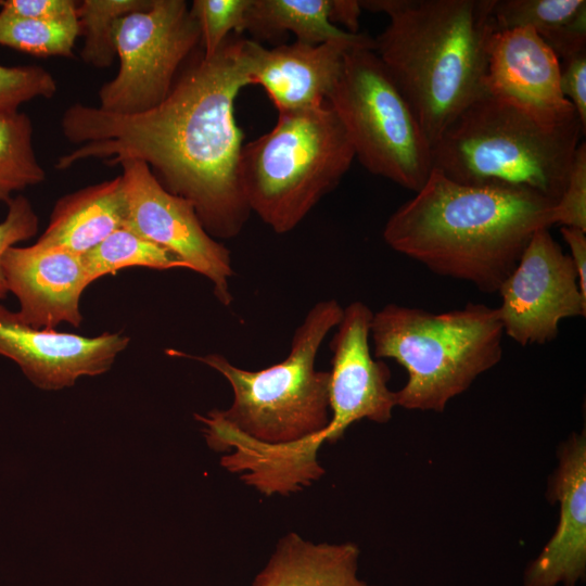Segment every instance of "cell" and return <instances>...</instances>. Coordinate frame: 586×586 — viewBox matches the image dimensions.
Here are the masks:
<instances>
[{
  "label": "cell",
  "instance_id": "cell-1",
  "mask_svg": "<svg viewBox=\"0 0 586 586\" xmlns=\"http://www.w3.org/2000/svg\"><path fill=\"white\" fill-rule=\"evenodd\" d=\"M249 41L228 38L214 55H202L149 111L123 115L68 106L61 130L77 146L55 168L88 158L111 166L142 161L166 190L193 205L208 234L237 237L251 215L239 177L243 132L234 115L239 92L251 85Z\"/></svg>",
  "mask_w": 586,
  "mask_h": 586
},
{
  "label": "cell",
  "instance_id": "cell-2",
  "mask_svg": "<svg viewBox=\"0 0 586 586\" xmlns=\"http://www.w3.org/2000/svg\"><path fill=\"white\" fill-rule=\"evenodd\" d=\"M556 201L526 189L462 184L436 168L383 229L385 243L432 272L495 293Z\"/></svg>",
  "mask_w": 586,
  "mask_h": 586
},
{
  "label": "cell",
  "instance_id": "cell-3",
  "mask_svg": "<svg viewBox=\"0 0 586 586\" xmlns=\"http://www.w3.org/2000/svg\"><path fill=\"white\" fill-rule=\"evenodd\" d=\"M496 0H365L388 24L373 50L398 86L431 145L474 101L487 94Z\"/></svg>",
  "mask_w": 586,
  "mask_h": 586
},
{
  "label": "cell",
  "instance_id": "cell-4",
  "mask_svg": "<svg viewBox=\"0 0 586 586\" xmlns=\"http://www.w3.org/2000/svg\"><path fill=\"white\" fill-rule=\"evenodd\" d=\"M583 135L577 116L549 125L485 94L435 141L433 168L462 184L526 189L557 202Z\"/></svg>",
  "mask_w": 586,
  "mask_h": 586
},
{
  "label": "cell",
  "instance_id": "cell-5",
  "mask_svg": "<svg viewBox=\"0 0 586 586\" xmlns=\"http://www.w3.org/2000/svg\"><path fill=\"white\" fill-rule=\"evenodd\" d=\"M502 339L497 308L476 303L438 314L392 303L373 313L370 327L373 357L407 371L395 394L409 410L444 411L500 361Z\"/></svg>",
  "mask_w": 586,
  "mask_h": 586
},
{
  "label": "cell",
  "instance_id": "cell-6",
  "mask_svg": "<svg viewBox=\"0 0 586 586\" xmlns=\"http://www.w3.org/2000/svg\"><path fill=\"white\" fill-rule=\"evenodd\" d=\"M354 158L329 104L280 112L272 129L243 145L240 183L251 213L283 234L336 188Z\"/></svg>",
  "mask_w": 586,
  "mask_h": 586
},
{
  "label": "cell",
  "instance_id": "cell-7",
  "mask_svg": "<svg viewBox=\"0 0 586 586\" xmlns=\"http://www.w3.org/2000/svg\"><path fill=\"white\" fill-rule=\"evenodd\" d=\"M373 46L347 49L328 104L360 164L416 193L433 170L432 145Z\"/></svg>",
  "mask_w": 586,
  "mask_h": 586
},
{
  "label": "cell",
  "instance_id": "cell-8",
  "mask_svg": "<svg viewBox=\"0 0 586 586\" xmlns=\"http://www.w3.org/2000/svg\"><path fill=\"white\" fill-rule=\"evenodd\" d=\"M119 68L98 92L102 111L138 114L170 92L180 65L201 42L200 27L183 0H152L129 13L114 29Z\"/></svg>",
  "mask_w": 586,
  "mask_h": 586
},
{
  "label": "cell",
  "instance_id": "cell-9",
  "mask_svg": "<svg viewBox=\"0 0 586 586\" xmlns=\"http://www.w3.org/2000/svg\"><path fill=\"white\" fill-rule=\"evenodd\" d=\"M497 292L504 334L522 346L549 343L561 320L586 316L575 266L549 228L534 232Z\"/></svg>",
  "mask_w": 586,
  "mask_h": 586
},
{
  "label": "cell",
  "instance_id": "cell-10",
  "mask_svg": "<svg viewBox=\"0 0 586 586\" xmlns=\"http://www.w3.org/2000/svg\"><path fill=\"white\" fill-rule=\"evenodd\" d=\"M126 200L123 227L177 255L187 269L209 280L220 304L229 306L233 277L229 250L207 233L193 205L166 190L142 161L119 164Z\"/></svg>",
  "mask_w": 586,
  "mask_h": 586
},
{
  "label": "cell",
  "instance_id": "cell-11",
  "mask_svg": "<svg viewBox=\"0 0 586 586\" xmlns=\"http://www.w3.org/2000/svg\"><path fill=\"white\" fill-rule=\"evenodd\" d=\"M373 311L355 301L343 308V316L330 341L332 352L329 404L331 443L337 442L355 422L391 420L397 406L396 394L387 386L388 366L375 360L370 348Z\"/></svg>",
  "mask_w": 586,
  "mask_h": 586
},
{
  "label": "cell",
  "instance_id": "cell-12",
  "mask_svg": "<svg viewBox=\"0 0 586 586\" xmlns=\"http://www.w3.org/2000/svg\"><path fill=\"white\" fill-rule=\"evenodd\" d=\"M128 344L129 337L117 332L91 337L35 328L0 304V355L13 360L41 390H62L81 377L109 371Z\"/></svg>",
  "mask_w": 586,
  "mask_h": 586
},
{
  "label": "cell",
  "instance_id": "cell-13",
  "mask_svg": "<svg viewBox=\"0 0 586 586\" xmlns=\"http://www.w3.org/2000/svg\"><path fill=\"white\" fill-rule=\"evenodd\" d=\"M560 60L531 27L496 30L488 49L487 94L549 125L577 116L560 88Z\"/></svg>",
  "mask_w": 586,
  "mask_h": 586
},
{
  "label": "cell",
  "instance_id": "cell-14",
  "mask_svg": "<svg viewBox=\"0 0 586 586\" xmlns=\"http://www.w3.org/2000/svg\"><path fill=\"white\" fill-rule=\"evenodd\" d=\"M2 269L25 323L39 329L63 322L80 326V297L91 283L80 255L36 243L14 245L5 251Z\"/></svg>",
  "mask_w": 586,
  "mask_h": 586
},
{
  "label": "cell",
  "instance_id": "cell-15",
  "mask_svg": "<svg viewBox=\"0 0 586 586\" xmlns=\"http://www.w3.org/2000/svg\"><path fill=\"white\" fill-rule=\"evenodd\" d=\"M549 496L559 501L557 530L527 565L524 586H576L586 576V437L573 433L559 450Z\"/></svg>",
  "mask_w": 586,
  "mask_h": 586
},
{
  "label": "cell",
  "instance_id": "cell-16",
  "mask_svg": "<svg viewBox=\"0 0 586 586\" xmlns=\"http://www.w3.org/2000/svg\"><path fill=\"white\" fill-rule=\"evenodd\" d=\"M372 39L366 35L356 41H295L272 49L250 40L251 85H259L279 113L320 106L336 81L347 49Z\"/></svg>",
  "mask_w": 586,
  "mask_h": 586
},
{
  "label": "cell",
  "instance_id": "cell-17",
  "mask_svg": "<svg viewBox=\"0 0 586 586\" xmlns=\"http://www.w3.org/2000/svg\"><path fill=\"white\" fill-rule=\"evenodd\" d=\"M126 200L122 175L60 198L36 244L84 255L123 227Z\"/></svg>",
  "mask_w": 586,
  "mask_h": 586
},
{
  "label": "cell",
  "instance_id": "cell-18",
  "mask_svg": "<svg viewBox=\"0 0 586 586\" xmlns=\"http://www.w3.org/2000/svg\"><path fill=\"white\" fill-rule=\"evenodd\" d=\"M354 543H313L290 532L281 537L251 586H375L358 576Z\"/></svg>",
  "mask_w": 586,
  "mask_h": 586
},
{
  "label": "cell",
  "instance_id": "cell-19",
  "mask_svg": "<svg viewBox=\"0 0 586 586\" xmlns=\"http://www.w3.org/2000/svg\"><path fill=\"white\" fill-rule=\"evenodd\" d=\"M497 30L531 27L564 61L586 51L585 0H496Z\"/></svg>",
  "mask_w": 586,
  "mask_h": 586
},
{
  "label": "cell",
  "instance_id": "cell-20",
  "mask_svg": "<svg viewBox=\"0 0 586 586\" xmlns=\"http://www.w3.org/2000/svg\"><path fill=\"white\" fill-rule=\"evenodd\" d=\"M330 0H251L245 28L255 38L271 39L286 31L296 41L320 44L328 41H356L367 34H349L329 18Z\"/></svg>",
  "mask_w": 586,
  "mask_h": 586
},
{
  "label": "cell",
  "instance_id": "cell-21",
  "mask_svg": "<svg viewBox=\"0 0 586 586\" xmlns=\"http://www.w3.org/2000/svg\"><path fill=\"white\" fill-rule=\"evenodd\" d=\"M33 133L27 114L0 112V203L8 204L14 193L46 179L35 153Z\"/></svg>",
  "mask_w": 586,
  "mask_h": 586
},
{
  "label": "cell",
  "instance_id": "cell-22",
  "mask_svg": "<svg viewBox=\"0 0 586 586\" xmlns=\"http://www.w3.org/2000/svg\"><path fill=\"white\" fill-rule=\"evenodd\" d=\"M81 259L91 283L128 267L187 268L177 255L125 227L116 229Z\"/></svg>",
  "mask_w": 586,
  "mask_h": 586
},
{
  "label": "cell",
  "instance_id": "cell-23",
  "mask_svg": "<svg viewBox=\"0 0 586 586\" xmlns=\"http://www.w3.org/2000/svg\"><path fill=\"white\" fill-rule=\"evenodd\" d=\"M152 0H84L77 2L81 60L93 67H110L116 58L114 29L123 16L146 9Z\"/></svg>",
  "mask_w": 586,
  "mask_h": 586
},
{
  "label": "cell",
  "instance_id": "cell-24",
  "mask_svg": "<svg viewBox=\"0 0 586 586\" xmlns=\"http://www.w3.org/2000/svg\"><path fill=\"white\" fill-rule=\"evenodd\" d=\"M78 21H40L0 11V46L38 58H74Z\"/></svg>",
  "mask_w": 586,
  "mask_h": 586
},
{
  "label": "cell",
  "instance_id": "cell-25",
  "mask_svg": "<svg viewBox=\"0 0 586 586\" xmlns=\"http://www.w3.org/2000/svg\"><path fill=\"white\" fill-rule=\"evenodd\" d=\"M251 0H194L190 11L196 20L204 56L214 55L229 34L244 31L245 14Z\"/></svg>",
  "mask_w": 586,
  "mask_h": 586
},
{
  "label": "cell",
  "instance_id": "cell-26",
  "mask_svg": "<svg viewBox=\"0 0 586 586\" xmlns=\"http://www.w3.org/2000/svg\"><path fill=\"white\" fill-rule=\"evenodd\" d=\"M56 92V80L41 66L0 64V112L18 111L26 102L37 98L50 99Z\"/></svg>",
  "mask_w": 586,
  "mask_h": 586
},
{
  "label": "cell",
  "instance_id": "cell-27",
  "mask_svg": "<svg viewBox=\"0 0 586 586\" xmlns=\"http://www.w3.org/2000/svg\"><path fill=\"white\" fill-rule=\"evenodd\" d=\"M586 231V144L582 141L573 158L569 177L553 209V225Z\"/></svg>",
  "mask_w": 586,
  "mask_h": 586
},
{
  "label": "cell",
  "instance_id": "cell-28",
  "mask_svg": "<svg viewBox=\"0 0 586 586\" xmlns=\"http://www.w3.org/2000/svg\"><path fill=\"white\" fill-rule=\"evenodd\" d=\"M7 205V216L0 222V300L9 293L2 269L5 251L35 237L39 227V218L28 199L16 195Z\"/></svg>",
  "mask_w": 586,
  "mask_h": 586
},
{
  "label": "cell",
  "instance_id": "cell-29",
  "mask_svg": "<svg viewBox=\"0 0 586 586\" xmlns=\"http://www.w3.org/2000/svg\"><path fill=\"white\" fill-rule=\"evenodd\" d=\"M1 12L40 21L77 20V2L72 0H3Z\"/></svg>",
  "mask_w": 586,
  "mask_h": 586
},
{
  "label": "cell",
  "instance_id": "cell-30",
  "mask_svg": "<svg viewBox=\"0 0 586 586\" xmlns=\"http://www.w3.org/2000/svg\"><path fill=\"white\" fill-rule=\"evenodd\" d=\"M560 66L562 94L572 104L582 126L586 128V51L562 61Z\"/></svg>",
  "mask_w": 586,
  "mask_h": 586
},
{
  "label": "cell",
  "instance_id": "cell-31",
  "mask_svg": "<svg viewBox=\"0 0 586 586\" xmlns=\"http://www.w3.org/2000/svg\"><path fill=\"white\" fill-rule=\"evenodd\" d=\"M560 232L570 249V257L577 271L579 289L586 295V231L574 227H561Z\"/></svg>",
  "mask_w": 586,
  "mask_h": 586
},
{
  "label": "cell",
  "instance_id": "cell-32",
  "mask_svg": "<svg viewBox=\"0 0 586 586\" xmlns=\"http://www.w3.org/2000/svg\"><path fill=\"white\" fill-rule=\"evenodd\" d=\"M361 10L357 0H330L329 18L336 27L341 24L347 33L358 34Z\"/></svg>",
  "mask_w": 586,
  "mask_h": 586
}]
</instances>
